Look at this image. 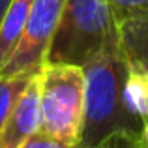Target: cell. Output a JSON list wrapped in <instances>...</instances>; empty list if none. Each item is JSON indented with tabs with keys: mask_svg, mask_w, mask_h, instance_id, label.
<instances>
[{
	"mask_svg": "<svg viewBox=\"0 0 148 148\" xmlns=\"http://www.w3.org/2000/svg\"><path fill=\"white\" fill-rule=\"evenodd\" d=\"M19 148H75V146L66 145V143L58 141V139L51 137V135H47L45 131L40 130V131H36L34 135H30V137L26 139Z\"/></svg>",
	"mask_w": 148,
	"mask_h": 148,
	"instance_id": "obj_11",
	"label": "cell"
},
{
	"mask_svg": "<svg viewBox=\"0 0 148 148\" xmlns=\"http://www.w3.org/2000/svg\"><path fill=\"white\" fill-rule=\"evenodd\" d=\"M10 2H11V0H0V23H2V17H4V13H6Z\"/></svg>",
	"mask_w": 148,
	"mask_h": 148,
	"instance_id": "obj_14",
	"label": "cell"
},
{
	"mask_svg": "<svg viewBox=\"0 0 148 148\" xmlns=\"http://www.w3.org/2000/svg\"><path fill=\"white\" fill-rule=\"evenodd\" d=\"M118 47H122L118 25L107 0H68L51 40L47 64L83 68Z\"/></svg>",
	"mask_w": 148,
	"mask_h": 148,
	"instance_id": "obj_2",
	"label": "cell"
},
{
	"mask_svg": "<svg viewBox=\"0 0 148 148\" xmlns=\"http://www.w3.org/2000/svg\"><path fill=\"white\" fill-rule=\"evenodd\" d=\"M107 4L111 8V13L116 25L131 15H137L148 10V0H107Z\"/></svg>",
	"mask_w": 148,
	"mask_h": 148,
	"instance_id": "obj_10",
	"label": "cell"
},
{
	"mask_svg": "<svg viewBox=\"0 0 148 148\" xmlns=\"http://www.w3.org/2000/svg\"><path fill=\"white\" fill-rule=\"evenodd\" d=\"M143 135V133H141ZM139 135V137H141ZM139 137L137 135H130V133H116L112 137L105 139L101 145L96 148H141L139 146Z\"/></svg>",
	"mask_w": 148,
	"mask_h": 148,
	"instance_id": "obj_12",
	"label": "cell"
},
{
	"mask_svg": "<svg viewBox=\"0 0 148 148\" xmlns=\"http://www.w3.org/2000/svg\"><path fill=\"white\" fill-rule=\"evenodd\" d=\"M34 75H17V77H0V131L10 116L17 98L23 94L26 84Z\"/></svg>",
	"mask_w": 148,
	"mask_h": 148,
	"instance_id": "obj_9",
	"label": "cell"
},
{
	"mask_svg": "<svg viewBox=\"0 0 148 148\" xmlns=\"http://www.w3.org/2000/svg\"><path fill=\"white\" fill-rule=\"evenodd\" d=\"M124 105L139 124L148 126V71L130 60L124 81Z\"/></svg>",
	"mask_w": 148,
	"mask_h": 148,
	"instance_id": "obj_8",
	"label": "cell"
},
{
	"mask_svg": "<svg viewBox=\"0 0 148 148\" xmlns=\"http://www.w3.org/2000/svg\"><path fill=\"white\" fill-rule=\"evenodd\" d=\"M68 0H34L25 32L0 77L36 75L47 64V53Z\"/></svg>",
	"mask_w": 148,
	"mask_h": 148,
	"instance_id": "obj_4",
	"label": "cell"
},
{
	"mask_svg": "<svg viewBox=\"0 0 148 148\" xmlns=\"http://www.w3.org/2000/svg\"><path fill=\"white\" fill-rule=\"evenodd\" d=\"M146 71H148V69H146Z\"/></svg>",
	"mask_w": 148,
	"mask_h": 148,
	"instance_id": "obj_15",
	"label": "cell"
},
{
	"mask_svg": "<svg viewBox=\"0 0 148 148\" xmlns=\"http://www.w3.org/2000/svg\"><path fill=\"white\" fill-rule=\"evenodd\" d=\"M118 32L126 58L148 69V10L118 23Z\"/></svg>",
	"mask_w": 148,
	"mask_h": 148,
	"instance_id": "obj_6",
	"label": "cell"
},
{
	"mask_svg": "<svg viewBox=\"0 0 148 148\" xmlns=\"http://www.w3.org/2000/svg\"><path fill=\"white\" fill-rule=\"evenodd\" d=\"M34 0H11L0 23V71L15 53Z\"/></svg>",
	"mask_w": 148,
	"mask_h": 148,
	"instance_id": "obj_7",
	"label": "cell"
},
{
	"mask_svg": "<svg viewBox=\"0 0 148 148\" xmlns=\"http://www.w3.org/2000/svg\"><path fill=\"white\" fill-rule=\"evenodd\" d=\"M41 131L79 148L84 118V71L79 66L45 64L40 71Z\"/></svg>",
	"mask_w": 148,
	"mask_h": 148,
	"instance_id": "obj_3",
	"label": "cell"
},
{
	"mask_svg": "<svg viewBox=\"0 0 148 148\" xmlns=\"http://www.w3.org/2000/svg\"><path fill=\"white\" fill-rule=\"evenodd\" d=\"M84 71V118L79 148H96L116 133L141 135L145 126L124 105V81L127 60L122 47L99 54Z\"/></svg>",
	"mask_w": 148,
	"mask_h": 148,
	"instance_id": "obj_1",
	"label": "cell"
},
{
	"mask_svg": "<svg viewBox=\"0 0 148 148\" xmlns=\"http://www.w3.org/2000/svg\"><path fill=\"white\" fill-rule=\"evenodd\" d=\"M139 146H141V148H148V126L145 127L143 135L139 137Z\"/></svg>",
	"mask_w": 148,
	"mask_h": 148,
	"instance_id": "obj_13",
	"label": "cell"
},
{
	"mask_svg": "<svg viewBox=\"0 0 148 148\" xmlns=\"http://www.w3.org/2000/svg\"><path fill=\"white\" fill-rule=\"evenodd\" d=\"M41 130V101H40V73L30 79L23 94L17 98L2 131L0 148H19L30 135Z\"/></svg>",
	"mask_w": 148,
	"mask_h": 148,
	"instance_id": "obj_5",
	"label": "cell"
}]
</instances>
